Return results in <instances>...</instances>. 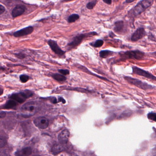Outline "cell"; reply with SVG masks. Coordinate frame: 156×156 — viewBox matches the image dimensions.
<instances>
[{"label":"cell","instance_id":"obj_12","mask_svg":"<svg viewBox=\"0 0 156 156\" xmlns=\"http://www.w3.org/2000/svg\"><path fill=\"white\" fill-rule=\"evenodd\" d=\"M70 135V132L67 129L61 131L58 136V140L60 143L62 144H66L69 140Z\"/></svg>","mask_w":156,"mask_h":156},{"label":"cell","instance_id":"obj_15","mask_svg":"<svg viewBox=\"0 0 156 156\" xmlns=\"http://www.w3.org/2000/svg\"><path fill=\"white\" fill-rule=\"evenodd\" d=\"M18 103L13 99H11L9 100L5 104L3 107V108L5 109H10V108H14L15 107L18 105Z\"/></svg>","mask_w":156,"mask_h":156},{"label":"cell","instance_id":"obj_26","mask_svg":"<svg viewBox=\"0 0 156 156\" xmlns=\"http://www.w3.org/2000/svg\"><path fill=\"white\" fill-rule=\"evenodd\" d=\"M59 71L60 73L64 76L67 75L70 73V72L68 70H59Z\"/></svg>","mask_w":156,"mask_h":156},{"label":"cell","instance_id":"obj_11","mask_svg":"<svg viewBox=\"0 0 156 156\" xmlns=\"http://www.w3.org/2000/svg\"><path fill=\"white\" fill-rule=\"evenodd\" d=\"M33 31V27L29 26L14 33V36L16 37H22L31 34Z\"/></svg>","mask_w":156,"mask_h":156},{"label":"cell","instance_id":"obj_23","mask_svg":"<svg viewBox=\"0 0 156 156\" xmlns=\"http://www.w3.org/2000/svg\"><path fill=\"white\" fill-rule=\"evenodd\" d=\"M104 44V42L102 40H99L96 41L92 45L94 47H96V48H99V47H101Z\"/></svg>","mask_w":156,"mask_h":156},{"label":"cell","instance_id":"obj_20","mask_svg":"<svg viewBox=\"0 0 156 156\" xmlns=\"http://www.w3.org/2000/svg\"><path fill=\"white\" fill-rule=\"evenodd\" d=\"M112 53V52L109 51H102L100 52V55L102 58H107Z\"/></svg>","mask_w":156,"mask_h":156},{"label":"cell","instance_id":"obj_10","mask_svg":"<svg viewBox=\"0 0 156 156\" xmlns=\"http://www.w3.org/2000/svg\"><path fill=\"white\" fill-rule=\"evenodd\" d=\"M49 46L51 48L52 50L58 55H62L64 54V52L59 47L57 42L53 40H49L48 41Z\"/></svg>","mask_w":156,"mask_h":156},{"label":"cell","instance_id":"obj_32","mask_svg":"<svg viewBox=\"0 0 156 156\" xmlns=\"http://www.w3.org/2000/svg\"></svg>","mask_w":156,"mask_h":156},{"label":"cell","instance_id":"obj_19","mask_svg":"<svg viewBox=\"0 0 156 156\" xmlns=\"http://www.w3.org/2000/svg\"><path fill=\"white\" fill-rule=\"evenodd\" d=\"M53 77L58 81L59 82H63V81H65L66 79V77L64 75H62L59 74H55L53 75Z\"/></svg>","mask_w":156,"mask_h":156},{"label":"cell","instance_id":"obj_7","mask_svg":"<svg viewBox=\"0 0 156 156\" xmlns=\"http://www.w3.org/2000/svg\"><path fill=\"white\" fill-rule=\"evenodd\" d=\"M34 124L39 128L45 129L49 126V121L44 117H39L34 119Z\"/></svg>","mask_w":156,"mask_h":156},{"label":"cell","instance_id":"obj_17","mask_svg":"<svg viewBox=\"0 0 156 156\" xmlns=\"http://www.w3.org/2000/svg\"><path fill=\"white\" fill-rule=\"evenodd\" d=\"M114 30L117 32H120L123 30L124 28V23L123 21H118L115 23Z\"/></svg>","mask_w":156,"mask_h":156},{"label":"cell","instance_id":"obj_29","mask_svg":"<svg viewBox=\"0 0 156 156\" xmlns=\"http://www.w3.org/2000/svg\"><path fill=\"white\" fill-rule=\"evenodd\" d=\"M103 1L105 3L108 4V5H110V4H111V2H112L111 0H103Z\"/></svg>","mask_w":156,"mask_h":156},{"label":"cell","instance_id":"obj_1","mask_svg":"<svg viewBox=\"0 0 156 156\" xmlns=\"http://www.w3.org/2000/svg\"><path fill=\"white\" fill-rule=\"evenodd\" d=\"M39 109V105L37 102L31 101L24 104L21 109L23 112L24 117L31 116L37 113Z\"/></svg>","mask_w":156,"mask_h":156},{"label":"cell","instance_id":"obj_33","mask_svg":"<svg viewBox=\"0 0 156 156\" xmlns=\"http://www.w3.org/2000/svg\"><path fill=\"white\" fill-rule=\"evenodd\" d=\"M0 113H1V112H0Z\"/></svg>","mask_w":156,"mask_h":156},{"label":"cell","instance_id":"obj_28","mask_svg":"<svg viewBox=\"0 0 156 156\" xmlns=\"http://www.w3.org/2000/svg\"><path fill=\"white\" fill-rule=\"evenodd\" d=\"M6 116V113L5 112H1L0 113V119H3L5 118Z\"/></svg>","mask_w":156,"mask_h":156},{"label":"cell","instance_id":"obj_3","mask_svg":"<svg viewBox=\"0 0 156 156\" xmlns=\"http://www.w3.org/2000/svg\"><path fill=\"white\" fill-rule=\"evenodd\" d=\"M124 78L125 80H127L130 83L134 85L135 86L143 90H151L155 88V87L136 78H132L130 76H125Z\"/></svg>","mask_w":156,"mask_h":156},{"label":"cell","instance_id":"obj_6","mask_svg":"<svg viewBox=\"0 0 156 156\" xmlns=\"http://www.w3.org/2000/svg\"><path fill=\"white\" fill-rule=\"evenodd\" d=\"M132 71H133V73L135 74L143 76L148 79L156 81V76H154V75L151 74L148 71H145V70L141 69L140 68H139L137 66H135L132 67Z\"/></svg>","mask_w":156,"mask_h":156},{"label":"cell","instance_id":"obj_16","mask_svg":"<svg viewBox=\"0 0 156 156\" xmlns=\"http://www.w3.org/2000/svg\"><path fill=\"white\" fill-rule=\"evenodd\" d=\"M63 144H56L54 145L52 148V152L54 155H57L59 153H60L64 150Z\"/></svg>","mask_w":156,"mask_h":156},{"label":"cell","instance_id":"obj_31","mask_svg":"<svg viewBox=\"0 0 156 156\" xmlns=\"http://www.w3.org/2000/svg\"><path fill=\"white\" fill-rule=\"evenodd\" d=\"M2 93H3V90L1 88H0V95L2 94Z\"/></svg>","mask_w":156,"mask_h":156},{"label":"cell","instance_id":"obj_22","mask_svg":"<svg viewBox=\"0 0 156 156\" xmlns=\"http://www.w3.org/2000/svg\"><path fill=\"white\" fill-rule=\"evenodd\" d=\"M7 142V140L6 138L2 136H0V148H2L5 147Z\"/></svg>","mask_w":156,"mask_h":156},{"label":"cell","instance_id":"obj_18","mask_svg":"<svg viewBox=\"0 0 156 156\" xmlns=\"http://www.w3.org/2000/svg\"><path fill=\"white\" fill-rule=\"evenodd\" d=\"M79 15H78V14H72V15H70V16L69 17V18H68V22L70 23L75 22L76 21L79 20Z\"/></svg>","mask_w":156,"mask_h":156},{"label":"cell","instance_id":"obj_14","mask_svg":"<svg viewBox=\"0 0 156 156\" xmlns=\"http://www.w3.org/2000/svg\"><path fill=\"white\" fill-rule=\"evenodd\" d=\"M32 153V150L30 147L24 148L18 151L15 153L16 156H29Z\"/></svg>","mask_w":156,"mask_h":156},{"label":"cell","instance_id":"obj_21","mask_svg":"<svg viewBox=\"0 0 156 156\" xmlns=\"http://www.w3.org/2000/svg\"><path fill=\"white\" fill-rule=\"evenodd\" d=\"M147 117L149 120H152V121L156 122V113H154V112H150L148 114Z\"/></svg>","mask_w":156,"mask_h":156},{"label":"cell","instance_id":"obj_27","mask_svg":"<svg viewBox=\"0 0 156 156\" xmlns=\"http://www.w3.org/2000/svg\"><path fill=\"white\" fill-rule=\"evenodd\" d=\"M5 8L2 5H0V15L3 13L5 12Z\"/></svg>","mask_w":156,"mask_h":156},{"label":"cell","instance_id":"obj_25","mask_svg":"<svg viewBox=\"0 0 156 156\" xmlns=\"http://www.w3.org/2000/svg\"><path fill=\"white\" fill-rule=\"evenodd\" d=\"M96 5V2H89L86 5L87 8L88 9H94Z\"/></svg>","mask_w":156,"mask_h":156},{"label":"cell","instance_id":"obj_9","mask_svg":"<svg viewBox=\"0 0 156 156\" xmlns=\"http://www.w3.org/2000/svg\"><path fill=\"white\" fill-rule=\"evenodd\" d=\"M146 35L145 30L142 28H139L134 33L131 37L132 41L136 42L142 39Z\"/></svg>","mask_w":156,"mask_h":156},{"label":"cell","instance_id":"obj_8","mask_svg":"<svg viewBox=\"0 0 156 156\" xmlns=\"http://www.w3.org/2000/svg\"><path fill=\"white\" fill-rule=\"evenodd\" d=\"M87 35L86 34H81L77 35L76 37H74L73 40L72 41L68 44V45L70 48H73L77 47L78 45L81 44L83 40L87 37Z\"/></svg>","mask_w":156,"mask_h":156},{"label":"cell","instance_id":"obj_24","mask_svg":"<svg viewBox=\"0 0 156 156\" xmlns=\"http://www.w3.org/2000/svg\"><path fill=\"white\" fill-rule=\"evenodd\" d=\"M29 77L28 76L25 75H22L20 76V79L22 83H25L29 81Z\"/></svg>","mask_w":156,"mask_h":156},{"label":"cell","instance_id":"obj_13","mask_svg":"<svg viewBox=\"0 0 156 156\" xmlns=\"http://www.w3.org/2000/svg\"><path fill=\"white\" fill-rule=\"evenodd\" d=\"M25 10V7L23 5H19L16 6L13 10L12 12L13 18H17L20 15H22Z\"/></svg>","mask_w":156,"mask_h":156},{"label":"cell","instance_id":"obj_30","mask_svg":"<svg viewBox=\"0 0 156 156\" xmlns=\"http://www.w3.org/2000/svg\"><path fill=\"white\" fill-rule=\"evenodd\" d=\"M135 0H126V2L127 3H131L135 1Z\"/></svg>","mask_w":156,"mask_h":156},{"label":"cell","instance_id":"obj_4","mask_svg":"<svg viewBox=\"0 0 156 156\" xmlns=\"http://www.w3.org/2000/svg\"><path fill=\"white\" fill-rule=\"evenodd\" d=\"M32 93L29 90H26L24 92H20L18 94H14L11 95V99H13L19 104L23 103L25 100L32 95Z\"/></svg>","mask_w":156,"mask_h":156},{"label":"cell","instance_id":"obj_5","mask_svg":"<svg viewBox=\"0 0 156 156\" xmlns=\"http://www.w3.org/2000/svg\"><path fill=\"white\" fill-rule=\"evenodd\" d=\"M144 53L139 51H127L123 54V57L126 59H131L141 60L144 58Z\"/></svg>","mask_w":156,"mask_h":156},{"label":"cell","instance_id":"obj_2","mask_svg":"<svg viewBox=\"0 0 156 156\" xmlns=\"http://www.w3.org/2000/svg\"><path fill=\"white\" fill-rule=\"evenodd\" d=\"M153 2V0H142L134 7L133 9L134 15L137 16L144 12Z\"/></svg>","mask_w":156,"mask_h":156}]
</instances>
